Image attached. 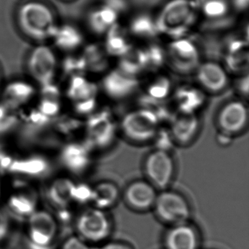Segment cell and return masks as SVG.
<instances>
[{
    "mask_svg": "<svg viewBox=\"0 0 249 249\" xmlns=\"http://www.w3.org/2000/svg\"><path fill=\"white\" fill-rule=\"evenodd\" d=\"M17 21L27 37L40 42L51 40L58 26L52 9L38 1L23 4L17 13Z\"/></svg>",
    "mask_w": 249,
    "mask_h": 249,
    "instance_id": "obj_1",
    "label": "cell"
},
{
    "mask_svg": "<svg viewBox=\"0 0 249 249\" xmlns=\"http://www.w3.org/2000/svg\"><path fill=\"white\" fill-rule=\"evenodd\" d=\"M194 4L189 0H172L156 19L159 33L175 40L182 39L196 20Z\"/></svg>",
    "mask_w": 249,
    "mask_h": 249,
    "instance_id": "obj_2",
    "label": "cell"
},
{
    "mask_svg": "<svg viewBox=\"0 0 249 249\" xmlns=\"http://www.w3.org/2000/svg\"><path fill=\"white\" fill-rule=\"evenodd\" d=\"M122 128L125 135L132 141H148L157 134L159 118L147 109L134 110L123 118Z\"/></svg>",
    "mask_w": 249,
    "mask_h": 249,
    "instance_id": "obj_3",
    "label": "cell"
},
{
    "mask_svg": "<svg viewBox=\"0 0 249 249\" xmlns=\"http://www.w3.org/2000/svg\"><path fill=\"white\" fill-rule=\"evenodd\" d=\"M154 206L157 215L162 221L174 225L185 224L191 216L189 202L177 192H161L157 195Z\"/></svg>",
    "mask_w": 249,
    "mask_h": 249,
    "instance_id": "obj_4",
    "label": "cell"
},
{
    "mask_svg": "<svg viewBox=\"0 0 249 249\" xmlns=\"http://www.w3.org/2000/svg\"><path fill=\"white\" fill-rule=\"evenodd\" d=\"M27 68L33 79L43 87L53 83L57 69V59L51 48L40 45L30 53Z\"/></svg>",
    "mask_w": 249,
    "mask_h": 249,
    "instance_id": "obj_5",
    "label": "cell"
},
{
    "mask_svg": "<svg viewBox=\"0 0 249 249\" xmlns=\"http://www.w3.org/2000/svg\"><path fill=\"white\" fill-rule=\"evenodd\" d=\"M145 171L150 183L154 187L165 189L174 176L175 164L165 150L157 149L145 160Z\"/></svg>",
    "mask_w": 249,
    "mask_h": 249,
    "instance_id": "obj_6",
    "label": "cell"
},
{
    "mask_svg": "<svg viewBox=\"0 0 249 249\" xmlns=\"http://www.w3.org/2000/svg\"><path fill=\"white\" fill-rule=\"evenodd\" d=\"M77 230L85 240L100 242L110 235L111 223L103 210L94 208L80 215L77 221Z\"/></svg>",
    "mask_w": 249,
    "mask_h": 249,
    "instance_id": "obj_7",
    "label": "cell"
},
{
    "mask_svg": "<svg viewBox=\"0 0 249 249\" xmlns=\"http://www.w3.org/2000/svg\"><path fill=\"white\" fill-rule=\"evenodd\" d=\"M56 232V223L50 213L36 211L29 217V238L33 249H49Z\"/></svg>",
    "mask_w": 249,
    "mask_h": 249,
    "instance_id": "obj_8",
    "label": "cell"
},
{
    "mask_svg": "<svg viewBox=\"0 0 249 249\" xmlns=\"http://www.w3.org/2000/svg\"><path fill=\"white\" fill-rule=\"evenodd\" d=\"M168 56L173 68L181 73H189L197 69L199 56L196 46L188 40L178 39L169 46Z\"/></svg>",
    "mask_w": 249,
    "mask_h": 249,
    "instance_id": "obj_9",
    "label": "cell"
},
{
    "mask_svg": "<svg viewBox=\"0 0 249 249\" xmlns=\"http://www.w3.org/2000/svg\"><path fill=\"white\" fill-rule=\"evenodd\" d=\"M116 126L107 112L91 116L87 123V135L90 145L103 147L108 145L114 138Z\"/></svg>",
    "mask_w": 249,
    "mask_h": 249,
    "instance_id": "obj_10",
    "label": "cell"
},
{
    "mask_svg": "<svg viewBox=\"0 0 249 249\" xmlns=\"http://www.w3.org/2000/svg\"><path fill=\"white\" fill-rule=\"evenodd\" d=\"M248 119L249 113L246 106L241 102L233 101L221 109L218 123L221 132L232 135L244 129Z\"/></svg>",
    "mask_w": 249,
    "mask_h": 249,
    "instance_id": "obj_11",
    "label": "cell"
},
{
    "mask_svg": "<svg viewBox=\"0 0 249 249\" xmlns=\"http://www.w3.org/2000/svg\"><path fill=\"white\" fill-rule=\"evenodd\" d=\"M103 86L109 97L120 100L135 92L138 87V80L135 77L126 75L118 68L105 77Z\"/></svg>",
    "mask_w": 249,
    "mask_h": 249,
    "instance_id": "obj_12",
    "label": "cell"
},
{
    "mask_svg": "<svg viewBox=\"0 0 249 249\" xmlns=\"http://www.w3.org/2000/svg\"><path fill=\"white\" fill-rule=\"evenodd\" d=\"M62 164L70 171L81 173L91 162L89 145L72 142L64 147L61 153Z\"/></svg>",
    "mask_w": 249,
    "mask_h": 249,
    "instance_id": "obj_13",
    "label": "cell"
},
{
    "mask_svg": "<svg viewBox=\"0 0 249 249\" xmlns=\"http://www.w3.org/2000/svg\"><path fill=\"white\" fill-rule=\"evenodd\" d=\"M157 195L155 187L150 182L144 180H137L131 183L125 192L128 203L141 211L154 206Z\"/></svg>",
    "mask_w": 249,
    "mask_h": 249,
    "instance_id": "obj_14",
    "label": "cell"
},
{
    "mask_svg": "<svg viewBox=\"0 0 249 249\" xmlns=\"http://www.w3.org/2000/svg\"><path fill=\"white\" fill-rule=\"evenodd\" d=\"M166 249H198L199 238L196 230L185 224L173 226L164 239Z\"/></svg>",
    "mask_w": 249,
    "mask_h": 249,
    "instance_id": "obj_15",
    "label": "cell"
},
{
    "mask_svg": "<svg viewBox=\"0 0 249 249\" xmlns=\"http://www.w3.org/2000/svg\"><path fill=\"white\" fill-rule=\"evenodd\" d=\"M196 77L199 84L211 92L221 91L228 82L225 71L214 62L199 65L196 69Z\"/></svg>",
    "mask_w": 249,
    "mask_h": 249,
    "instance_id": "obj_16",
    "label": "cell"
},
{
    "mask_svg": "<svg viewBox=\"0 0 249 249\" xmlns=\"http://www.w3.org/2000/svg\"><path fill=\"white\" fill-rule=\"evenodd\" d=\"M199 129V121L195 113H182L173 117L171 135L182 143L192 141Z\"/></svg>",
    "mask_w": 249,
    "mask_h": 249,
    "instance_id": "obj_17",
    "label": "cell"
},
{
    "mask_svg": "<svg viewBox=\"0 0 249 249\" xmlns=\"http://www.w3.org/2000/svg\"><path fill=\"white\" fill-rule=\"evenodd\" d=\"M51 40L58 49L65 52H72L81 46L84 41L82 33L71 24L58 25Z\"/></svg>",
    "mask_w": 249,
    "mask_h": 249,
    "instance_id": "obj_18",
    "label": "cell"
},
{
    "mask_svg": "<svg viewBox=\"0 0 249 249\" xmlns=\"http://www.w3.org/2000/svg\"><path fill=\"white\" fill-rule=\"evenodd\" d=\"M49 168V163L43 157H30L13 160L9 170L24 176H40L46 174Z\"/></svg>",
    "mask_w": 249,
    "mask_h": 249,
    "instance_id": "obj_19",
    "label": "cell"
},
{
    "mask_svg": "<svg viewBox=\"0 0 249 249\" xmlns=\"http://www.w3.org/2000/svg\"><path fill=\"white\" fill-rule=\"evenodd\" d=\"M119 14L109 7L103 5L90 13L88 17L89 25L96 34H103L116 24Z\"/></svg>",
    "mask_w": 249,
    "mask_h": 249,
    "instance_id": "obj_20",
    "label": "cell"
},
{
    "mask_svg": "<svg viewBox=\"0 0 249 249\" xmlns=\"http://www.w3.org/2000/svg\"><path fill=\"white\" fill-rule=\"evenodd\" d=\"M35 94V89L28 83L16 81L7 86L4 92L7 106L17 107L27 103Z\"/></svg>",
    "mask_w": 249,
    "mask_h": 249,
    "instance_id": "obj_21",
    "label": "cell"
},
{
    "mask_svg": "<svg viewBox=\"0 0 249 249\" xmlns=\"http://www.w3.org/2000/svg\"><path fill=\"white\" fill-rule=\"evenodd\" d=\"M119 69L126 75L135 77L147 69L146 57L144 49H132L121 56Z\"/></svg>",
    "mask_w": 249,
    "mask_h": 249,
    "instance_id": "obj_22",
    "label": "cell"
},
{
    "mask_svg": "<svg viewBox=\"0 0 249 249\" xmlns=\"http://www.w3.org/2000/svg\"><path fill=\"white\" fill-rule=\"evenodd\" d=\"M68 92L70 98L77 104L96 99L97 87L83 75H79L72 77Z\"/></svg>",
    "mask_w": 249,
    "mask_h": 249,
    "instance_id": "obj_23",
    "label": "cell"
},
{
    "mask_svg": "<svg viewBox=\"0 0 249 249\" xmlns=\"http://www.w3.org/2000/svg\"><path fill=\"white\" fill-rule=\"evenodd\" d=\"M119 196V191L116 185L110 182H103L93 188L91 201L96 208L104 210L115 205Z\"/></svg>",
    "mask_w": 249,
    "mask_h": 249,
    "instance_id": "obj_24",
    "label": "cell"
},
{
    "mask_svg": "<svg viewBox=\"0 0 249 249\" xmlns=\"http://www.w3.org/2000/svg\"><path fill=\"white\" fill-rule=\"evenodd\" d=\"M106 33V51L108 54L121 57L132 49V46L125 38L123 30L117 23L112 26Z\"/></svg>",
    "mask_w": 249,
    "mask_h": 249,
    "instance_id": "obj_25",
    "label": "cell"
},
{
    "mask_svg": "<svg viewBox=\"0 0 249 249\" xmlns=\"http://www.w3.org/2000/svg\"><path fill=\"white\" fill-rule=\"evenodd\" d=\"M227 66L231 71H240L247 68L249 63L248 43L243 40H234L229 44L226 56Z\"/></svg>",
    "mask_w": 249,
    "mask_h": 249,
    "instance_id": "obj_26",
    "label": "cell"
},
{
    "mask_svg": "<svg viewBox=\"0 0 249 249\" xmlns=\"http://www.w3.org/2000/svg\"><path fill=\"white\" fill-rule=\"evenodd\" d=\"M179 110L182 113H194L195 110L203 103L204 96L196 89L192 87H181L176 94Z\"/></svg>",
    "mask_w": 249,
    "mask_h": 249,
    "instance_id": "obj_27",
    "label": "cell"
},
{
    "mask_svg": "<svg viewBox=\"0 0 249 249\" xmlns=\"http://www.w3.org/2000/svg\"><path fill=\"white\" fill-rule=\"evenodd\" d=\"M75 184L69 179L55 180L49 189V197L55 205L63 208L72 200Z\"/></svg>",
    "mask_w": 249,
    "mask_h": 249,
    "instance_id": "obj_28",
    "label": "cell"
},
{
    "mask_svg": "<svg viewBox=\"0 0 249 249\" xmlns=\"http://www.w3.org/2000/svg\"><path fill=\"white\" fill-rule=\"evenodd\" d=\"M130 30L134 36L145 38H151L160 34L156 19L146 14H141L133 18L130 24Z\"/></svg>",
    "mask_w": 249,
    "mask_h": 249,
    "instance_id": "obj_29",
    "label": "cell"
},
{
    "mask_svg": "<svg viewBox=\"0 0 249 249\" xmlns=\"http://www.w3.org/2000/svg\"><path fill=\"white\" fill-rule=\"evenodd\" d=\"M9 209L16 215L21 217H30L36 212V199L26 194L13 195L8 202Z\"/></svg>",
    "mask_w": 249,
    "mask_h": 249,
    "instance_id": "obj_30",
    "label": "cell"
},
{
    "mask_svg": "<svg viewBox=\"0 0 249 249\" xmlns=\"http://www.w3.org/2000/svg\"><path fill=\"white\" fill-rule=\"evenodd\" d=\"M87 71L100 72L107 67V62L104 52L95 45L89 46L82 56Z\"/></svg>",
    "mask_w": 249,
    "mask_h": 249,
    "instance_id": "obj_31",
    "label": "cell"
},
{
    "mask_svg": "<svg viewBox=\"0 0 249 249\" xmlns=\"http://www.w3.org/2000/svg\"><path fill=\"white\" fill-rule=\"evenodd\" d=\"M146 57L147 68L157 69L162 66L165 61V52L161 46L151 45L144 49Z\"/></svg>",
    "mask_w": 249,
    "mask_h": 249,
    "instance_id": "obj_32",
    "label": "cell"
},
{
    "mask_svg": "<svg viewBox=\"0 0 249 249\" xmlns=\"http://www.w3.org/2000/svg\"><path fill=\"white\" fill-rule=\"evenodd\" d=\"M202 11L208 18H218L224 17L228 11L226 0H211L202 4Z\"/></svg>",
    "mask_w": 249,
    "mask_h": 249,
    "instance_id": "obj_33",
    "label": "cell"
},
{
    "mask_svg": "<svg viewBox=\"0 0 249 249\" xmlns=\"http://www.w3.org/2000/svg\"><path fill=\"white\" fill-rule=\"evenodd\" d=\"M170 90V81L165 77H160L148 87V96L156 100H161L168 95Z\"/></svg>",
    "mask_w": 249,
    "mask_h": 249,
    "instance_id": "obj_34",
    "label": "cell"
},
{
    "mask_svg": "<svg viewBox=\"0 0 249 249\" xmlns=\"http://www.w3.org/2000/svg\"><path fill=\"white\" fill-rule=\"evenodd\" d=\"M60 110V106L57 100L54 97H45L40 103L38 111L47 117H53L56 116Z\"/></svg>",
    "mask_w": 249,
    "mask_h": 249,
    "instance_id": "obj_35",
    "label": "cell"
},
{
    "mask_svg": "<svg viewBox=\"0 0 249 249\" xmlns=\"http://www.w3.org/2000/svg\"><path fill=\"white\" fill-rule=\"evenodd\" d=\"M15 116L7 106H0V133L6 132L15 124Z\"/></svg>",
    "mask_w": 249,
    "mask_h": 249,
    "instance_id": "obj_36",
    "label": "cell"
},
{
    "mask_svg": "<svg viewBox=\"0 0 249 249\" xmlns=\"http://www.w3.org/2000/svg\"><path fill=\"white\" fill-rule=\"evenodd\" d=\"M92 189L85 184L75 185L73 189L72 200L78 202H87L91 201Z\"/></svg>",
    "mask_w": 249,
    "mask_h": 249,
    "instance_id": "obj_37",
    "label": "cell"
},
{
    "mask_svg": "<svg viewBox=\"0 0 249 249\" xmlns=\"http://www.w3.org/2000/svg\"><path fill=\"white\" fill-rule=\"evenodd\" d=\"M62 249H91L87 243L76 237H72L68 239L65 244L62 246Z\"/></svg>",
    "mask_w": 249,
    "mask_h": 249,
    "instance_id": "obj_38",
    "label": "cell"
},
{
    "mask_svg": "<svg viewBox=\"0 0 249 249\" xmlns=\"http://www.w3.org/2000/svg\"><path fill=\"white\" fill-rule=\"evenodd\" d=\"M104 5L116 11L118 14L126 11L127 8L125 0H106Z\"/></svg>",
    "mask_w": 249,
    "mask_h": 249,
    "instance_id": "obj_39",
    "label": "cell"
},
{
    "mask_svg": "<svg viewBox=\"0 0 249 249\" xmlns=\"http://www.w3.org/2000/svg\"><path fill=\"white\" fill-rule=\"evenodd\" d=\"M8 221L6 215L0 210V241L5 237L8 232Z\"/></svg>",
    "mask_w": 249,
    "mask_h": 249,
    "instance_id": "obj_40",
    "label": "cell"
},
{
    "mask_svg": "<svg viewBox=\"0 0 249 249\" xmlns=\"http://www.w3.org/2000/svg\"><path fill=\"white\" fill-rule=\"evenodd\" d=\"M249 75L246 74L243 78H240L237 84V88L239 91L243 95L247 96L249 94Z\"/></svg>",
    "mask_w": 249,
    "mask_h": 249,
    "instance_id": "obj_41",
    "label": "cell"
},
{
    "mask_svg": "<svg viewBox=\"0 0 249 249\" xmlns=\"http://www.w3.org/2000/svg\"><path fill=\"white\" fill-rule=\"evenodd\" d=\"M95 249H133L129 245L122 243H109Z\"/></svg>",
    "mask_w": 249,
    "mask_h": 249,
    "instance_id": "obj_42",
    "label": "cell"
},
{
    "mask_svg": "<svg viewBox=\"0 0 249 249\" xmlns=\"http://www.w3.org/2000/svg\"><path fill=\"white\" fill-rule=\"evenodd\" d=\"M234 8L238 11H245L249 7V0H232Z\"/></svg>",
    "mask_w": 249,
    "mask_h": 249,
    "instance_id": "obj_43",
    "label": "cell"
},
{
    "mask_svg": "<svg viewBox=\"0 0 249 249\" xmlns=\"http://www.w3.org/2000/svg\"><path fill=\"white\" fill-rule=\"evenodd\" d=\"M198 5H202V4L205 3V2H208V1H211V0H196Z\"/></svg>",
    "mask_w": 249,
    "mask_h": 249,
    "instance_id": "obj_44",
    "label": "cell"
},
{
    "mask_svg": "<svg viewBox=\"0 0 249 249\" xmlns=\"http://www.w3.org/2000/svg\"><path fill=\"white\" fill-rule=\"evenodd\" d=\"M0 84H1V77H0Z\"/></svg>",
    "mask_w": 249,
    "mask_h": 249,
    "instance_id": "obj_45",
    "label": "cell"
}]
</instances>
